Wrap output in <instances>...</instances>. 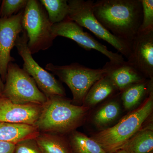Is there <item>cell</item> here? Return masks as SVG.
Instances as JSON below:
<instances>
[{"label":"cell","instance_id":"12","mask_svg":"<svg viewBox=\"0 0 153 153\" xmlns=\"http://www.w3.org/2000/svg\"><path fill=\"white\" fill-rule=\"evenodd\" d=\"M42 105L14 103L4 96L0 97V122L35 126Z\"/></svg>","mask_w":153,"mask_h":153},{"label":"cell","instance_id":"13","mask_svg":"<svg viewBox=\"0 0 153 153\" xmlns=\"http://www.w3.org/2000/svg\"><path fill=\"white\" fill-rule=\"evenodd\" d=\"M102 68L119 92L133 84L147 79L125 60L119 62L108 61Z\"/></svg>","mask_w":153,"mask_h":153},{"label":"cell","instance_id":"11","mask_svg":"<svg viewBox=\"0 0 153 153\" xmlns=\"http://www.w3.org/2000/svg\"><path fill=\"white\" fill-rule=\"evenodd\" d=\"M127 61L146 78L153 79V30L138 32Z\"/></svg>","mask_w":153,"mask_h":153},{"label":"cell","instance_id":"2","mask_svg":"<svg viewBox=\"0 0 153 153\" xmlns=\"http://www.w3.org/2000/svg\"><path fill=\"white\" fill-rule=\"evenodd\" d=\"M91 109L73 104L65 97L53 96L42 105V111L35 125L39 132L63 135L71 133L83 125Z\"/></svg>","mask_w":153,"mask_h":153},{"label":"cell","instance_id":"7","mask_svg":"<svg viewBox=\"0 0 153 153\" xmlns=\"http://www.w3.org/2000/svg\"><path fill=\"white\" fill-rule=\"evenodd\" d=\"M5 82L3 96L14 103L42 105L47 101L33 78L16 63H9Z\"/></svg>","mask_w":153,"mask_h":153},{"label":"cell","instance_id":"26","mask_svg":"<svg viewBox=\"0 0 153 153\" xmlns=\"http://www.w3.org/2000/svg\"><path fill=\"white\" fill-rule=\"evenodd\" d=\"M4 82L1 79V76H0V97L3 95V91H4Z\"/></svg>","mask_w":153,"mask_h":153},{"label":"cell","instance_id":"19","mask_svg":"<svg viewBox=\"0 0 153 153\" xmlns=\"http://www.w3.org/2000/svg\"><path fill=\"white\" fill-rule=\"evenodd\" d=\"M35 140L42 153H72L68 139L62 135L40 132Z\"/></svg>","mask_w":153,"mask_h":153},{"label":"cell","instance_id":"14","mask_svg":"<svg viewBox=\"0 0 153 153\" xmlns=\"http://www.w3.org/2000/svg\"><path fill=\"white\" fill-rule=\"evenodd\" d=\"M93 112L91 121L98 131L108 128L116 123L121 118L123 107L120 92L102 102Z\"/></svg>","mask_w":153,"mask_h":153},{"label":"cell","instance_id":"3","mask_svg":"<svg viewBox=\"0 0 153 153\" xmlns=\"http://www.w3.org/2000/svg\"><path fill=\"white\" fill-rule=\"evenodd\" d=\"M153 111V91L139 106L128 113L114 125L94 133L91 137L108 153H115L151 119Z\"/></svg>","mask_w":153,"mask_h":153},{"label":"cell","instance_id":"1","mask_svg":"<svg viewBox=\"0 0 153 153\" xmlns=\"http://www.w3.org/2000/svg\"><path fill=\"white\" fill-rule=\"evenodd\" d=\"M93 12L99 22L117 38L132 42L142 21L141 0H98Z\"/></svg>","mask_w":153,"mask_h":153},{"label":"cell","instance_id":"24","mask_svg":"<svg viewBox=\"0 0 153 153\" xmlns=\"http://www.w3.org/2000/svg\"><path fill=\"white\" fill-rule=\"evenodd\" d=\"M14 153H42L35 139L24 140L16 144Z\"/></svg>","mask_w":153,"mask_h":153},{"label":"cell","instance_id":"10","mask_svg":"<svg viewBox=\"0 0 153 153\" xmlns=\"http://www.w3.org/2000/svg\"><path fill=\"white\" fill-rule=\"evenodd\" d=\"M24 10L7 18H0V76L5 82L8 66L15 58L10 55L17 37L22 33V21Z\"/></svg>","mask_w":153,"mask_h":153},{"label":"cell","instance_id":"17","mask_svg":"<svg viewBox=\"0 0 153 153\" xmlns=\"http://www.w3.org/2000/svg\"><path fill=\"white\" fill-rule=\"evenodd\" d=\"M40 133L36 126L0 122V141L17 143L35 139Z\"/></svg>","mask_w":153,"mask_h":153},{"label":"cell","instance_id":"4","mask_svg":"<svg viewBox=\"0 0 153 153\" xmlns=\"http://www.w3.org/2000/svg\"><path fill=\"white\" fill-rule=\"evenodd\" d=\"M22 24L27 36L28 49L32 55L52 47L55 39L52 33L53 25L40 1L28 0Z\"/></svg>","mask_w":153,"mask_h":153},{"label":"cell","instance_id":"15","mask_svg":"<svg viewBox=\"0 0 153 153\" xmlns=\"http://www.w3.org/2000/svg\"><path fill=\"white\" fill-rule=\"evenodd\" d=\"M153 91V79H147L133 84L120 92L123 109L128 112L137 108Z\"/></svg>","mask_w":153,"mask_h":153},{"label":"cell","instance_id":"23","mask_svg":"<svg viewBox=\"0 0 153 153\" xmlns=\"http://www.w3.org/2000/svg\"><path fill=\"white\" fill-rule=\"evenodd\" d=\"M142 5L143 17L139 32L153 30V1L141 0Z\"/></svg>","mask_w":153,"mask_h":153},{"label":"cell","instance_id":"21","mask_svg":"<svg viewBox=\"0 0 153 153\" xmlns=\"http://www.w3.org/2000/svg\"><path fill=\"white\" fill-rule=\"evenodd\" d=\"M52 25L63 22L68 18L69 7L66 0H41Z\"/></svg>","mask_w":153,"mask_h":153},{"label":"cell","instance_id":"8","mask_svg":"<svg viewBox=\"0 0 153 153\" xmlns=\"http://www.w3.org/2000/svg\"><path fill=\"white\" fill-rule=\"evenodd\" d=\"M27 33L23 30L17 37L15 47L24 61L23 69L35 81L40 90L47 98L53 96H66L65 89L52 74L41 67L33 58L28 49Z\"/></svg>","mask_w":153,"mask_h":153},{"label":"cell","instance_id":"18","mask_svg":"<svg viewBox=\"0 0 153 153\" xmlns=\"http://www.w3.org/2000/svg\"><path fill=\"white\" fill-rule=\"evenodd\" d=\"M121 149L128 153H149L153 152L152 119L149 123L147 122Z\"/></svg>","mask_w":153,"mask_h":153},{"label":"cell","instance_id":"16","mask_svg":"<svg viewBox=\"0 0 153 153\" xmlns=\"http://www.w3.org/2000/svg\"><path fill=\"white\" fill-rule=\"evenodd\" d=\"M119 92L111 80L105 75L91 87L85 95L82 105L91 109Z\"/></svg>","mask_w":153,"mask_h":153},{"label":"cell","instance_id":"5","mask_svg":"<svg viewBox=\"0 0 153 153\" xmlns=\"http://www.w3.org/2000/svg\"><path fill=\"white\" fill-rule=\"evenodd\" d=\"M46 69L66 83L73 96L72 103L78 105H82L85 95L92 85L106 75L103 68L93 69L77 63L65 66L49 63L46 66Z\"/></svg>","mask_w":153,"mask_h":153},{"label":"cell","instance_id":"27","mask_svg":"<svg viewBox=\"0 0 153 153\" xmlns=\"http://www.w3.org/2000/svg\"><path fill=\"white\" fill-rule=\"evenodd\" d=\"M115 153H128L126 152L125 151L123 150H119L117 151V152H116Z\"/></svg>","mask_w":153,"mask_h":153},{"label":"cell","instance_id":"28","mask_svg":"<svg viewBox=\"0 0 153 153\" xmlns=\"http://www.w3.org/2000/svg\"><path fill=\"white\" fill-rule=\"evenodd\" d=\"M1 1H1V0H0V4H1Z\"/></svg>","mask_w":153,"mask_h":153},{"label":"cell","instance_id":"22","mask_svg":"<svg viewBox=\"0 0 153 153\" xmlns=\"http://www.w3.org/2000/svg\"><path fill=\"white\" fill-rule=\"evenodd\" d=\"M28 0H3L0 6V18H9L24 10Z\"/></svg>","mask_w":153,"mask_h":153},{"label":"cell","instance_id":"20","mask_svg":"<svg viewBox=\"0 0 153 153\" xmlns=\"http://www.w3.org/2000/svg\"><path fill=\"white\" fill-rule=\"evenodd\" d=\"M68 140L72 153H108L97 142L77 131L69 134Z\"/></svg>","mask_w":153,"mask_h":153},{"label":"cell","instance_id":"29","mask_svg":"<svg viewBox=\"0 0 153 153\" xmlns=\"http://www.w3.org/2000/svg\"><path fill=\"white\" fill-rule=\"evenodd\" d=\"M149 153H153V152H150Z\"/></svg>","mask_w":153,"mask_h":153},{"label":"cell","instance_id":"6","mask_svg":"<svg viewBox=\"0 0 153 153\" xmlns=\"http://www.w3.org/2000/svg\"><path fill=\"white\" fill-rule=\"evenodd\" d=\"M68 18L82 27L86 28L97 38L106 41L120 52L127 59L131 52L132 42L115 37L99 22L93 12V1L69 0Z\"/></svg>","mask_w":153,"mask_h":153},{"label":"cell","instance_id":"9","mask_svg":"<svg viewBox=\"0 0 153 153\" xmlns=\"http://www.w3.org/2000/svg\"><path fill=\"white\" fill-rule=\"evenodd\" d=\"M52 33L55 39L57 36L65 37L75 41L79 47L87 51L94 49L98 51L107 57L111 62H119L124 60L122 55L109 51L89 33L84 32L82 27L68 18L52 25Z\"/></svg>","mask_w":153,"mask_h":153},{"label":"cell","instance_id":"25","mask_svg":"<svg viewBox=\"0 0 153 153\" xmlns=\"http://www.w3.org/2000/svg\"><path fill=\"white\" fill-rule=\"evenodd\" d=\"M16 143L0 141V153H14Z\"/></svg>","mask_w":153,"mask_h":153}]
</instances>
